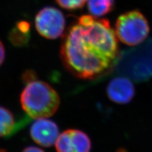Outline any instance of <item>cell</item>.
I'll return each mask as SVG.
<instances>
[{
    "label": "cell",
    "instance_id": "3957f363",
    "mask_svg": "<svg viewBox=\"0 0 152 152\" xmlns=\"http://www.w3.org/2000/svg\"><path fill=\"white\" fill-rule=\"evenodd\" d=\"M113 69L136 81L152 77V38L138 46L122 51L118 54Z\"/></svg>",
    "mask_w": 152,
    "mask_h": 152
},
{
    "label": "cell",
    "instance_id": "30bf717a",
    "mask_svg": "<svg viewBox=\"0 0 152 152\" xmlns=\"http://www.w3.org/2000/svg\"><path fill=\"white\" fill-rule=\"evenodd\" d=\"M115 7V0H88V9L91 15L98 18L110 13Z\"/></svg>",
    "mask_w": 152,
    "mask_h": 152
},
{
    "label": "cell",
    "instance_id": "6da1fadb",
    "mask_svg": "<svg viewBox=\"0 0 152 152\" xmlns=\"http://www.w3.org/2000/svg\"><path fill=\"white\" fill-rule=\"evenodd\" d=\"M115 32L107 19L82 15L65 34L60 57L75 77L93 79L113 69L118 55Z\"/></svg>",
    "mask_w": 152,
    "mask_h": 152
},
{
    "label": "cell",
    "instance_id": "9c48e42d",
    "mask_svg": "<svg viewBox=\"0 0 152 152\" xmlns=\"http://www.w3.org/2000/svg\"><path fill=\"white\" fill-rule=\"evenodd\" d=\"M30 37V24L26 21L18 22L10 34V40L15 46L25 45Z\"/></svg>",
    "mask_w": 152,
    "mask_h": 152
},
{
    "label": "cell",
    "instance_id": "8992f818",
    "mask_svg": "<svg viewBox=\"0 0 152 152\" xmlns=\"http://www.w3.org/2000/svg\"><path fill=\"white\" fill-rule=\"evenodd\" d=\"M57 152H90L91 142L85 132L69 129L60 134L56 141Z\"/></svg>",
    "mask_w": 152,
    "mask_h": 152
},
{
    "label": "cell",
    "instance_id": "9a60e30c",
    "mask_svg": "<svg viewBox=\"0 0 152 152\" xmlns=\"http://www.w3.org/2000/svg\"><path fill=\"white\" fill-rule=\"evenodd\" d=\"M0 152H5V151L2 149H0Z\"/></svg>",
    "mask_w": 152,
    "mask_h": 152
},
{
    "label": "cell",
    "instance_id": "5bb4252c",
    "mask_svg": "<svg viewBox=\"0 0 152 152\" xmlns=\"http://www.w3.org/2000/svg\"><path fill=\"white\" fill-rule=\"evenodd\" d=\"M22 152H45V151L39 148H37V147H35V146H29L23 150Z\"/></svg>",
    "mask_w": 152,
    "mask_h": 152
},
{
    "label": "cell",
    "instance_id": "7a4b0ae2",
    "mask_svg": "<svg viewBox=\"0 0 152 152\" xmlns=\"http://www.w3.org/2000/svg\"><path fill=\"white\" fill-rule=\"evenodd\" d=\"M60 102L58 93L50 85L36 79L27 83L20 96L23 110L36 119L53 115L58 110Z\"/></svg>",
    "mask_w": 152,
    "mask_h": 152
},
{
    "label": "cell",
    "instance_id": "52a82bcc",
    "mask_svg": "<svg viewBox=\"0 0 152 152\" xmlns=\"http://www.w3.org/2000/svg\"><path fill=\"white\" fill-rule=\"evenodd\" d=\"M30 132L32 140L44 147H50L55 144L60 135L56 124L46 118L37 119L31 126Z\"/></svg>",
    "mask_w": 152,
    "mask_h": 152
},
{
    "label": "cell",
    "instance_id": "277c9868",
    "mask_svg": "<svg viewBox=\"0 0 152 152\" xmlns=\"http://www.w3.org/2000/svg\"><path fill=\"white\" fill-rule=\"evenodd\" d=\"M150 32L148 20L141 12L131 10L122 14L115 23V34L124 44L136 46L144 42Z\"/></svg>",
    "mask_w": 152,
    "mask_h": 152
},
{
    "label": "cell",
    "instance_id": "5b68a950",
    "mask_svg": "<svg viewBox=\"0 0 152 152\" xmlns=\"http://www.w3.org/2000/svg\"><path fill=\"white\" fill-rule=\"evenodd\" d=\"M35 26L41 36L49 39H55L64 33L65 18L62 12L58 9L46 7L37 13Z\"/></svg>",
    "mask_w": 152,
    "mask_h": 152
},
{
    "label": "cell",
    "instance_id": "7c38bea8",
    "mask_svg": "<svg viewBox=\"0 0 152 152\" xmlns=\"http://www.w3.org/2000/svg\"><path fill=\"white\" fill-rule=\"evenodd\" d=\"M88 0H56V3L67 10L72 11L84 7Z\"/></svg>",
    "mask_w": 152,
    "mask_h": 152
},
{
    "label": "cell",
    "instance_id": "8fae6325",
    "mask_svg": "<svg viewBox=\"0 0 152 152\" xmlns=\"http://www.w3.org/2000/svg\"><path fill=\"white\" fill-rule=\"evenodd\" d=\"M15 121L12 113L0 107V137L10 135L15 130Z\"/></svg>",
    "mask_w": 152,
    "mask_h": 152
},
{
    "label": "cell",
    "instance_id": "ba28073f",
    "mask_svg": "<svg viewBox=\"0 0 152 152\" xmlns=\"http://www.w3.org/2000/svg\"><path fill=\"white\" fill-rule=\"evenodd\" d=\"M107 93L111 101L118 104H126L134 97L135 89L129 79L118 77L110 80L107 86Z\"/></svg>",
    "mask_w": 152,
    "mask_h": 152
},
{
    "label": "cell",
    "instance_id": "4fadbf2b",
    "mask_svg": "<svg viewBox=\"0 0 152 152\" xmlns=\"http://www.w3.org/2000/svg\"><path fill=\"white\" fill-rule=\"evenodd\" d=\"M5 57V50L2 42L0 41V66L3 64Z\"/></svg>",
    "mask_w": 152,
    "mask_h": 152
}]
</instances>
